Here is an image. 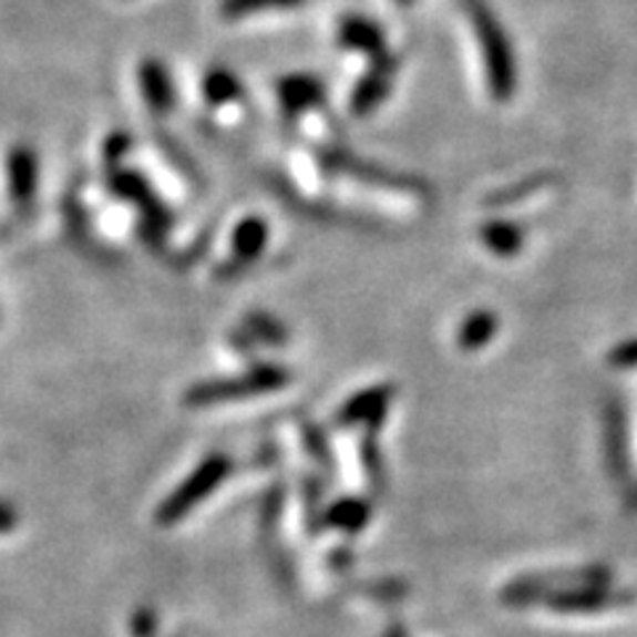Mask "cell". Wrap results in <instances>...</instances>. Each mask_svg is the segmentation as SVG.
<instances>
[{
    "mask_svg": "<svg viewBox=\"0 0 637 637\" xmlns=\"http://www.w3.org/2000/svg\"><path fill=\"white\" fill-rule=\"evenodd\" d=\"M479 239L481 245H484L489 253L497 255V258H513L523 247V229L518 224H513V220L494 218L481 226Z\"/></svg>",
    "mask_w": 637,
    "mask_h": 637,
    "instance_id": "cell-13",
    "label": "cell"
},
{
    "mask_svg": "<svg viewBox=\"0 0 637 637\" xmlns=\"http://www.w3.org/2000/svg\"><path fill=\"white\" fill-rule=\"evenodd\" d=\"M382 637H407V633H404V629L395 627V629H391V633H386Z\"/></svg>",
    "mask_w": 637,
    "mask_h": 637,
    "instance_id": "cell-27",
    "label": "cell"
},
{
    "mask_svg": "<svg viewBox=\"0 0 637 637\" xmlns=\"http://www.w3.org/2000/svg\"><path fill=\"white\" fill-rule=\"evenodd\" d=\"M500 330V317L489 308H479V311L468 314L458 327V348L465 353L481 351L494 340V335Z\"/></svg>",
    "mask_w": 637,
    "mask_h": 637,
    "instance_id": "cell-12",
    "label": "cell"
},
{
    "mask_svg": "<svg viewBox=\"0 0 637 637\" xmlns=\"http://www.w3.org/2000/svg\"><path fill=\"white\" fill-rule=\"evenodd\" d=\"M606 444H608V465H612V473L619 481H627L629 479L627 428H625V418H621L619 409H612V412H608Z\"/></svg>",
    "mask_w": 637,
    "mask_h": 637,
    "instance_id": "cell-16",
    "label": "cell"
},
{
    "mask_svg": "<svg viewBox=\"0 0 637 637\" xmlns=\"http://www.w3.org/2000/svg\"><path fill=\"white\" fill-rule=\"evenodd\" d=\"M608 364L616 370H635L637 367V340H625L608 353Z\"/></svg>",
    "mask_w": 637,
    "mask_h": 637,
    "instance_id": "cell-23",
    "label": "cell"
},
{
    "mask_svg": "<svg viewBox=\"0 0 637 637\" xmlns=\"http://www.w3.org/2000/svg\"><path fill=\"white\" fill-rule=\"evenodd\" d=\"M141 91L152 110L167 112L173 106V83L165 66L160 62H146L141 66Z\"/></svg>",
    "mask_w": 637,
    "mask_h": 637,
    "instance_id": "cell-17",
    "label": "cell"
},
{
    "mask_svg": "<svg viewBox=\"0 0 637 637\" xmlns=\"http://www.w3.org/2000/svg\"><path fill=\"white\" fill-rule=\"evenodd\" d=\"M279 99L285 104L287 112H304L308 106H317L325 99V89H321L319 80L308 75H292L285 78L279 83Z\"/></svg>",
    "mask_w": 637,
    "mask_h": 637,
    "instance_id": "cell-14",
    "label": "cell"
},
{
    "mask_svg": "<svg viewBox=\"0 0 637 637\" xmlns=\"http://www.w3.org/2000/svg\"><path fill=\"white\" fill-rule=\"evenodd\" d=\"M629 603H633V595L619 593V589L614 593L612 587H574L549 595L545 606L558 614H603L629 606Z\"/></svg>",
    "mask_w": 637,
    "mask_h": 637,
    "instance_id": "cell-4",
    "label": "cell"
},
{
    "mask_svg": "<svg viewBox=\"0 0 637 637\" xmlns=\"http://www.w3.org/2000/svg\"><path fill=\"white\" fill-rule=\"evenodd\" d=\"M239 93V83L232 72L226 70H213L210 75L205 78V96L210 99L213 104H224L232 102L234 96Z\"/></svg>",
    "mask_w": 637,
    "mask_h": 637,
    "instance_id": "cell-21",
    "label": "cell"
},
{
    "mask_svg": "<svg viewBox=\"0 0 637 637\" xmlns=\"http://www.w3.org/2000/svg\"><path fill=\"white\" fill-rule=\"evenodd\" d=\"M338 40L346 45V49L353 51H364L370 53L372 59L386 56V35L382 30L370 19L361 17H348L338 27Z\"/></svg>",
    "mask_w": 637,
    "mask_h": 637,
    "instance_id": "cell-10",
    "label": "cell"
},
{
    "mask_svg": "<svg viewBox=\"0 0 637 637\" xmlns=\"http://www.w3.org/2000/svg\"><path fill=\"white\" fill-rule=\"evenodd\" d=\"M232 468H234L232 460L226 458V454L220 452L207 454V458L197 465V471L186 475V479L176 486V492L167 494V497L160 502L154 521H157L160 526H173V523L184 521L199 502H205L220 484H224L226 475L232 473Z\"/></svg>",
    "mask_w": 637,
    "mask_h": 637,
    "instance_id": "cell-3",
    "label": "cell"
},
{
    "mask_svg": "<svg viewBox=\"0 0 637 637\" xmlns=\"http://www.w3.org/2000/svg\"><path fill=\"white\" fill-rule=\"evenodd\" d=\"M304 441H306L308 452H311V458L321 465V471L330 473L332 471V452H330V446H327L325 433H321L319 428H314L311 422H306V425H304Z\"/></svg>",
    "mask_w": 637,
    "mask_h": 637,
    "instance_id": "cell-22",
    "label": "cell"
},
{
    "mask_svg": "<svg viewBox=\"0 0 637 637\" xmlns=\"http://www.w3.org/2000/svg\"><path fill=\"white\" fill-rule=\"evenodd\" d=\"M292 374L279 364H258L250 370L232 374V378H218V380H203L197 386H192L184 393V407L189 409H207L226 404L232 399H250V395H264L281 391V388L290 386Z\"/></svg>",
    "mask_w": 637,
    "mask_h": 637,
    "instance_id": "cell-2",
    "label": "cell"
},
{
    "mask_svg": "<svg viewBox=\"0 0 637 637\" xmlns=\"http://www.w3.org/2000/svg\"><path fill=\"white\" fill-rule=\"evenodd\" d=\"M558 184V176H553V173H536V176H528L518 181V184L507 186V189H500L494 194H489L484 199L486 207H492V210H502V207H510V205H518L523 199L534 197V194L540 192H547L549 186Z\"/></svg>",
    "mask_w": 637,
    "mask_h": 637,
    "instance_id": "cell-15",
    "label": "cell"
},
{
    "mask_svg": "<svg viewBox=\"0 0 637 637\" xmlns=\"http://www.w3.org/2000/svg\"><path fill=\"white\" fill-rule=\"evenodd\" d=\"M458 3L462 6V11L468 13L475 38H479L481 53H484L486 62L489 89H492L497 102H507V99H513L515 83H518V75H515V56L507 43V35L502 32L497 17L489 9L486 0H458Z\"/></svg>",
    "mask_w": 637,
    "mask_h": 637,
    "instance_id": "cell-1",
    "label": "cell"
},
{
    "mask_svg": "<svg viewBox=\"0 0 637 637\" xmlns=\"http://www.w3.org/2000/svg\"><path fill=\"white\" fill-rule=\"evenodd\" d=\"M279 515H281V489H271L268 492V497L264 500V513H260V528L268 534L271 532V526L274 523L279 521Z\"/></svg>",
    "mask_w": 637,
    "mask_h": 637,
    "instance_id": "cell-25",
    "label": "cell"
},
{
    "mask_svg": "<svg viewBox=\"0 0 637 637\" xmlns=\"http://www.w3.org/2000/svg\"><path fill=\"white\" fill-rule=\"evenodd\" d=\"M304 0H224L220 11L224 17L239 19V17H250V13L258 11H274V9H295Z\"/></svg>",
    "mask_w": 637,
    "mask_h": 637,
    "instance_id": "cell-20",
    "label": "cell"
},
{
    "mask_svg": "<svg viewBox=\"0 0 637 637\" xmlns=\"http://www.w3.org/2000/svg\"><path fill=\"white\" fill-rule=\"evenodd\" d=\"M395 388L391 382H380V386L364 388L357 395L346 401L338 412L340 425H367V431H380V425L386 422L388 407H391Z\"/></svg>",
    "mask_w": 637,
    "mask_h": 637,
    "instance_id": "cell-5",
    "label": "cell"
},
{
    "mask_svg": "<svg viewBox=\"0 0 637 637\" xmlns=\"http://www.w3.org/2000/svg\"><path fill=\"white\" fill-rule=\"evenodd\" d=\"M395 59L393 56H380L374 59L372 72L357 85L351 96V112L353 115H370L372 110L386 102V96L391 93V75L395 72Z\"/></svg>",
    "mask_w": 637,
    "mask_h": 637,
    "instance_id": "cell-7",
    "label": "cell"
},
{
    "mask_svg": "<svg viewBox=\"0 0 637 637\" xmlns=\"http://www.w3.org/2000/svg\"><path fill=\"white\" fill-rule=\"evenodd\" d=\"M327 165H330L332 171L346 173V176L364 181V184L386 186V189H393V192H399V194H412V197H418V199L428 197V186L422 184V181L407 178V176H395V173L382 171V167L359 163L357 157H348V154H340V152L332 154V157H327Z\"/></svg>",
    "mask_w": 637,
    "mask_h": 637,
    "instance_id": "cell-6",
    "label": "cell"
},
{
    "mask_svg": "<svg viewBox=\"0 0 637 637\" xmlns=\"http://www.w3.org/2000/svg\"><path fill=\"white\" fill-rule=\"evenodd\" d=\"M268 245V224L264 218L250 216L245 220H239L237 229L232 234V260L234 266H245L253 264V260L260 258V253L266 250Z\"/></svg>",
    "mask_w": 637,
    "mask_h": 637,
    "instance_id": "cell-9",
    "label": "cell"
},
{
    "mask_svg": "<svg viewBox=\"0 0 637 637\" xmlns=\"http://www.w3.org/2000/svg\"><path fill=\"white\" fill-rule=\"evenodd\" d=\"M395 3H399V6H409V3H412V0H395Z\"/></svg>",
    "mask_w": 637,
    "mask_h": 637,
    "instance_id": "cell-28",
    "label": "cell"
},
{
    "mask_svg": "<svg viewBox=\"0 0 637 637\" xmlns=\"http://www.w3.org/2000/svg\"><path fill=\"white\" fill-rule=\"evenodd\" d=\"M372 518V505L361 497H343L332 502L321 515V526L343 534H359Z\"/></svg>",
    "mask_w": 637,
    "mask_h": 637,
    "instance_id": "cell-11",
    "label": "cell"
},
{
    "mask_svg": "<svg viewBox=\"0 0 637 637\" xmlns=\"http://www.w3.org/2000/svg\"><path fill=\"white\" fill-rule=\"evenodd\" d=\"M38 189V157L30 146H17L9 154V192L19 207L32 203Z\"/></svg>",
    "mask_w": 637,
    "mask_h": 637,
    "instance_id": "cell-8",
    "label": "cell"
},
{
    "mask_svg": "<svg viewBox=\"0 0 637 637\" xmlns=\"http://www.w3.org/2000/svg\"><path fill=\"white\" fill-rule=\"evenodd\" d=\"M245 332L250 335L255 343H266L271 348H281L287 346V340H290V332H287V327L281 325L279 319H274L271 314L266 311H250L245 317Z\"/></svg>",
    "mask_w": 637,
    "mask_h": 637,
    "instance_id": "cell-18",
    "label": "cell"
},
{
    "mask_svg": "<svg viewBox=\"0 0 637 637\" xmlns=\"http://www.w3.org/2000/svg\"><path fill=\"white\" fill-rule=\"evenodd\" d=\"M131 635L133 637H157V614L152 608H138L131 616Z\"/></svg>",
    "mask_w": 637,
    "mask_h": 637,
    "instance_id": "cell-24",
    "label": "cell"
},
{
    "mask_svg": "<svg viewBox=\"0 0 637 637\" xmlns=\"http://www.w3.org/2000/svg\"><path fill=\"white\" fill-rule=\"evenodd\" d=\"M361 465H364L367 479L374 492L386 489V471H382V452L378 446V431H367L364 444H361Z\"/></svg>",
    "mask_w": 637,
    "mask_h": 637,
    "instance_id": "cell-19",
    "label": "cell"
},
{
    "mask_svg": "<svg viewBox=\"0 0 637 637\" xmlns=\"http://www.w3.org/2000/svg\"><path fill=\"white\" fill-rule=\"evenodd\" d=\"M17 523H19L17 510H13L9 502H0V534H11L13 528H17Z\"/></svg>",
    "mask_w": 637,
    "mask_h": 637,
    "instance_id": "cell-26",
    "label": "cell"
}]
</instances>
